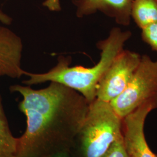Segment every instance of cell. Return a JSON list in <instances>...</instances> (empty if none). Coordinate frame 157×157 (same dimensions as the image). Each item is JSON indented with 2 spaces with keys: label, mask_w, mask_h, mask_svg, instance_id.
Segmentation results:
<instances>
[{
  "label": "cell",
  "mask_w": 157,
  "mask_h": 157,
  "mask_svg": "<svg viewBox=\"0 0 157 157\" xmlns=\"http://www.w3.org/2000/svg\"><path fill=\"white\" fill-rule=\"evenodd\" d=\"M22 95L19 104L26 128L17 138L15 157H54L69 152L87 116L90 103L76 90L52 82L44 89L10 87Z\"/></svg>",
  "instance_id": "obj_1"
},
{
  "label": "cell",
  "mask_w": 157,
  "mask_h": 157,
  "mask_svg": "<svg viewBox=\"0 0 157 157\" xmlns=\"http://www.w3.org/2000/svg\"><path fill=\"white\" fill-rule=\"evenodd\" d=\"M132 35L129 30L113 28L107 37L97 43L96 46L100 51V57L93 67H70L71 57L59 56L56 65L47 72L34 73L26 71L25 75L29 78L22 83L30 86L47 82L59 83L77 91L90 104L96 99L97 87L103 75L115 57L124 50Z\"/></svg>",
  "instance_id": "obj_2"
},
{
  "label": "cell",
  "mask_w": 157,
  "mask_h": 157,
  "mask_svg": "<svg viewBox=\"0 0 157 157\" xmlns=\"http://www.w3.org/2000/svg\"><path fill=\"white\" fill-rule=\"evenodd\" d=\"M123 137L122 119L109 102L95 99L71 150L72 157H101L113 142Z\"/></svg>",
  "instance_id": "obj_3"
},
{
  "label": "cell",
  "mask_w": 157,
  "mask_h": 157,
  "mask_svg": "<svg viewBox=\"0 0 157 157\" xmlns=\"http://www.w3.org/2000/svg\"><path fill=\"white\" fill-rule=\"evenodd\" d=\"M155 98H157V60L145 54L141 56L126 88L109 103L118 116L124 119L143 103Z\"/></svg>",
  "instance_id": "obj_4"
},
{
  "label": "cell",
  "mask_w": 157,
  "mask_h": 157,
  "mask_svg": "<svg viewBox=\"0 0 157 157\" xmlns=\"http://www.w3.org/2000/svg\"><path fill=\"white\" fill-rule=\"evenodd\" d=\"M141 58L140 54L135 51H121L100 81L96 98L110 102L121 94L132 78Z\"/></svg>",
  "instance_id": "obj_5"
},
{
  "label": "cell",
  "mask_w": 157,
  "mask_h": 157,
  "mask_svg": "<svg viewBox=\"0 0 157 157\" xmlns=\"http://www.w3.org/2000/svg\"><path fill=\"white\" fill-rule=\"evenodd\" d=\"M157 108V98L143 103L122 119L124 143L129 157H157L148 146L144 135L148 115Z\"/></svg>",
  "instance_id": "obj_6"
},
{
  "label": "cell",
  "mask_w": 157,
  "mask_h": 157,
  "mask_svg": "<svg viewBox=\"0 0 157 157\" xmlns=\"http://www.w3.org/2000/svg\"><path fill=\"white\" fill-rule=\"evenodd\" d=\"M22 39L6 26L0 25V77L19 78L25 75L22 67Z\"/></svg>",
  "instance_id": "obj_7"
},
{
  "label": "cell",
  "mask_w": 157,
  "mask_h": 157,
  "mask_svg": "<svg viewBox=\"0 0 157 157\" xmlns=\"http://www.w3.org/2000/svg\"><path fill=\"white\" fill-rule=\"evenodd\" d=\"M133 0H72L76 16L83 18L101 12L112 19L118 25L130 24V10Z\"/></svg>",
  "instance_id": "obj_8"
},
{
  "label": "cell",
  "mask_w": 157,
  "mask_h": 157,
  "mask_svg": "<svg viewBox=\"0 0 157 157\" xmlns=\"http://www.w3.org/2000/svg\"><path fill=\"white\" fill-rule=\"evenodd\" d=\"M130 15L140 29L157 22V0H133Z\"/></svg>",
  "instance_id": "obj_9"
},
{
  "label": "cell",
  "mask_w": 157,
  "mask_h": 157,
  "mask_svg": "<svg viewBox=\"0 0 157 157\" xmlns=\"http://www.w3.org/2000/svg\"><path fill=\"white\" fill-rule=\"evenodd\" d=\"M17 142V138L13 136L10 128L0 94V157H15Z\"/></svg>",
  "instance_id": "obj_10"
},
{
  "label": "cell",
  "mask_w": 157,
  "mask_h": 157,
  "mask_svg": "<svg viewBox=\"0 0 157 157\" xmlns=\"http://www.w3.org/2000/svg\"><path fill=\"white\" fill-rule=\"evenodd\" d=\"M141 39L157 52V22L141 29Z\"/></svg>",
  "instance_id": "obj_11"
},
{
  "label": "cell",
  "mask_w": 157,
  "mask_h": 157,
  "mask_svg": "<svg viewBox=\"0 0 157 157\" xmlns=\"http://www.w3.org/2000/svg\"><path fill=\"white\" fill-rule=\"evenodd\" d=\"M101 157H129L124 146V137L113 142Z\"/></svg>",
  "instance_id": "obj_12"
},
{
  "label": "cell",
  "mask_w": 157,
  "mask_h": 157,
  "mask_svg": "<svg viewBox=\"0 0 157 157\" xmlns=\"http://www.w3.org/2000/svg\"><path fill=\"white\" fill-rule=\"evenodd\" d=\"M0 22L6 26L10 25L12 22V19L4 12L0 11Z\"/></svg>",
  "instance_id": "obj_13"
},
{
  "label": "cell",
  "mask_w": 157,
  "mask_h": 157,
  "mask_svg": "<svg viewBox=\"0 0 157 157\" xmlns=\"http://www.w3.org/2000/svg\"><path fill=\"white\" fill-rule=\"evenodd\" d=\"M54 157H72L71 155V154L69 152H65V153H62L58 154L56 156Z\"/></svg>",
  "instance_id": "obj_14"
}]
</instances>
